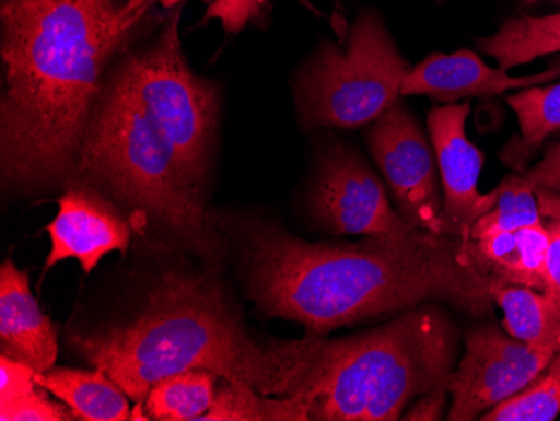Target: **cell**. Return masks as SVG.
Masks as SVG:
<instances>
[{
  "label": "cell",
  "instance_id": "4dcf8cb0",
  "mask_svg": "<svg viewBox=\"0 0 560 421\" xmlns=\"http://www.w3.org/2000/svg\"><path fill=\"white\" fill-rule=\"evenodd\" d=\"M160 4L163 5L165 9H172L173 5L180 4V2H185V0H159ZM206 2H215V0H206Z\"/></svg>",
  "mask_w": 560,
  "mask_h": 421
},
{
  "label": "cell",
  "instance_id": "3957f363",
  "mask_svg": "<svg viewBox=\"0 0 560 421\" xmlns=\"http://www.w3.org/2000/svg\"><path fill=\"white\" fill-rule=\"evenodd\" d=\"M324 342L311 335L264 348L215 282L178 272L163 274L130 323L71 336L72 348L138 404L156 383L185 371L242 379L264 395H301Z\"/></svg>",
  "mask_w": 560,
  "mask_h": 421
},
{
  "label": "cell",
  "instance_id": "7402d4cb",
  "mask_svg": "<svg viewBox=\"0 0 560 421\" xmlns=\"http://www.w3.org/2000/svg\"><path fill=\"white\" fill-rule=\"evenodd\" d=\"M560 413V351L517 395L481 414V421H552Z\"/></svg>",
  "mask_w": 560,
  "mask_h": 421
},
{
  "label": "cell",
  "instance_id": "484cf974",
  "mask_svg": "<svg viewBox=\"0 0 560 421\" xmlns=\"http://www.w3.org/2000/svg\"><path fill=\"white\" fill-rule=\"evenodd\" d=\"M267 0H215L207 11V19L222 22L229 33H241L248 21L257 17Z\"/></svg>",
  "mask_w": 560,
  "mask_h": 421
},
{
  "label": "cell",
  "instance_id": "ac0fdd59",
  "mask_svg": "<svg viewBox=\"0 0 560 421\" xmlns=\"http://www.w3.org/2000/svg\"><path fill=\"white\" fill-rule=\"evenodd\" d=\"M212 408L203 421H307L311 398L307 395L269 396L242 379L220 378Z\"/></svg>",
  "mask_w": 560,
  "mask_h": 421
},
{
  "label": "cell",
  "instance_id": "5b68a950",
  "mask_svg": "<svg viewBox=\"0 0 560 421\" xmlns=\"http://www.w3.org/2000/svg\"><path fill=\"white\" fill-rule=\"evenodd\" d=\"M453 351L452 326L435 307L326 341L302 393L311 398V420H399L418 396L448 389Z\"/></svg>",
  "mask_w": 560,
  "mask_h": 421
},
{
  "label": "cell",
  "instance_id": "cb8c5ba5",
  "mask_svg": "<svg viewBox=\"0 0 560 421\" xmlns=\"http://www.w3.org/2000/svg\"><path fill=\"white\" fill-rule=\"evenodd\" d=\"M47 389L37 386L30 395L22 396L12 404L0 405V420L2 421H69L74 420L68 405L56 404L47 398Z\"/></svg>",
  "mask_w": 560,
  "mask_h": 421
},
{
  "label": "cell",
  "instance_id": "2e32d148",
  "mask_svg": "<svg viewBox=\"0 0 560 421\" xmlns=\"http://www.w3.org/2000/svg\"><path fill=\"white\" fill-rule=\"evenodd\" d=\"M36 383L58 396L80 420H137V414L130 410L128 395L97 367L94 371L50 367L36 373Z\"/></svg>",
  "mask_w": 560,
  "mask_h": 421
},
{
  "label": "cell",
  "instance_id": "277c9868",
  "mask_svg": "<svg viewBox=\"0 0 560 421\" xmlns=\"http://www.w3.org/2000/svg\"><path fill=\"white\" fill-rule=\"evenodd\" d=\"M74 177L143 210L203 259L215 264L222 257L213 219L185 178L175 150L118 71L97 97Z\"/></svg>",
  "mask_w": 560,
  "mask_h": 421
},
{
  "label": "cell",
  "instance_id": "9a60e30c",
  "mask_svg": "<svg viewBox=\"0 0 560 421\" xmlns=\"http://www.w3.org/2000/svg\"><path fill=\"white\" fill-rule=\"evenodd\" d=\"M549 232L542 224L468 241L475 266L495 284L522 285L547 292Z\"/></svg>",
  "mask_w": 560,
  "mask_h": 421
},
{
  "label": "cell",
  "instance_id": "ba28073f",
  "mask_svg": "<svg viewBox=\"0 0 560 421\" xmlns=\"http://www.w3.org/2000/svg\"><path fill=\"white\" fill-rule=\"evenodd\" d=\"M556 351L527 344L492 326L468 335L467 354L450 378L448 420L471 421L517 395L546 370Z\"/></svg>",
  "mask_w": 560,
  "mask_h": 421
},
{
  "label": "cell",
  "instance_id": "52a82bcc",
  "mask_svg": "<svg viewBox=\"0 0 560 421\" xmlns=\"http://www.w3.org/2000/svg\"><path fill=\"white\" fill-rule=\"evenodd\" d=\"M178 22L180 17L175 15L159 40L140 55L126 58L118 72L155 119L175 150L185 178L198 194L209 166L219 94L185 62Z\"/></svg>",
  "mask_w": 560,
  "mask_h": 421
},
{
  "label": "cell",
  "instance_id": "e0dca14e",
  "mask_svg": "<svg viewBox=\"0 0 560 421\" xmlns=\"http://www.w3.org/2000/svg\"><path fill=\"white\" fill-rule=\"evenodd\" d=\"M493 301L503 311V328L527 344L560 351V300L522 285H493Z\"/></svg>",
  "mask_w": 560,
  "mask_h": 421
},
{
  "label": "cell",
  "instance_id": "603a6c76",
  "mask_svg": "<svg viewBox=\"0 0 560 421\" xmlns=\"http://www.w3.org/2000/svg\"><path fill=\"white\" fill-rule=\"evenodd\" d=\"M517 115L524 148H537L560 128V83L527 87L506 97Z\"/></svg>",
  "mask_w": 560,
  "mask_h": 421
},
{
  "label": "cell",
  "instance_id": "83f0119b",
  "mask_svg": "<svg viewBox=\"0 0 560 421\" xmlns=\"http://www.w3.org/2000/svg\"><path fill=\"white\" fill-rule=\"evenodd\" d=\"M446 389H435L427 395L418 396L413 407L402 414V420L435 421L442 420L445 414Z\"/></svg>",
  "mask_w": 560,
  "mask_h": 421
},
{
  "label": "cell",
  "instance_id": "f1b7e54d",
  "mask_svg": "<svg viewBox=\"0 0 560 421\" xmlns=\"http://www.w3.org/2000/svg\"><path fill=\"white\" fill-rule=\"evenodd\" d=\"M549 249H547V292L560 300V220L547 224Z\"/></svg>",
  "mask_w": 560,
  "mask_h": 421
},
{
  "label": "cell",
  "instance_id": "8fae6325",
  "mask_svg": "<svg viewBox=\"0 0 560 421\" xmlns=\"http://www.w3.org/2000/svg\"><path fill=\"white\" fill-rule=\"evenodd\" d=\"M468 103L436 106L428 115L431 144L442 173L443 219L445 234L470 241L471 227L481 215L495 207L499 188L489 194L478 191L483 155L468 140Z\"/></svg>",
  "mask_w": 560,
  "mask_h": 421
},
{
  "label": "cell",
  "instance_id": "6da1fadb",
  "mask_svg": "<svg viewBox=\"0 0 560 421\" xmlns=\"http://www.w3.org/2000/svg\"><path fill=\"white\" fill-rule=\"evenodd\" d=\"M248 295L267 317L324 335L389 311L443 300L480 316L495 282L468 253V241L418 231L361 244H313L269 225L245 234Z\"/></svg>",
  "mask_w": 560,
  "mask_h": 421
},
{
  "label": "cell",
  "instance_id": "4fadbf2b",
  "mask_svg": "<svg viewBox=\"0 0 560 421\" xmlns=\"http://www.w3.org/2000/svg\"><path fill=\"white\" fill-rule=\"evenodd\" d=\"M560 78V68L536 77H511L505 69H493L475 52L433 55L415 66L402 84V96H430L440 103H458L477 96L544 86Z\"/></svg>",
  "mask_w": 560,
  "mask_h": 421
},
{
  "label": "cell",
  "instance_id": "8992f818",
  "mask_svg": "<svg viewBox=\"0 0 560 421\" xmlns=\"http://www.w3.org/2000/svg\"><path fill=\"white\" fill-rule=\"evenodd\" d=\"M410 65L380 15L364 12L345 51L324 44L299 81L305 128H358L376 121L402 96Z\"/></svg>",
  "mask_w": 560,
  "mask_h": 421
},
{
  "label": "cell",
  "instance_id": "ffe728a7",
  "mask_svg": "<svg viewBox=\"0 0 560 421\" xmlns=\"http://www.w3.org/2000/svg\"><path fill=\"white\" fill-rule=\"evenodd\" d=\"M219 376L185 371L156 383L144 398L148 417L163 421L200 420L215 400Z\"/></svg>",
  "mask_w": 560,
  "mask_h": 421
},
{
  "label": "cell",
  "instance_id": "5bb4252c",
  "mask_svg": "<svg viewBox=\"0 0 560 421\" xmlns=\"http://www.w3.org/2000/svg\"><path fill=\"white\" fill-rule=\"evenodd\" d=\"M0 350L36 373L55 367L58 336L30 289V276L5 260L0 267Z\"/></svg>",
  "mask_w": 560,
  "mask_h": 421
},
{
  "label": "cell",
  "instance_id": "7c38bea8",
  "mask_svg": "<svg viewBox=\"0 0 560 421\" xmlns=\"http://www.w3.org/2000/svg\"><path fill=\"white\" fill-rule=\"evenodd\" d=\"M46 231L52 244L46 267L74 259L86 274L106 254L126 253L131 238L130 225L118 209L96 188L83 184L59 198L58 215Z\"/></svg>",
  "mask_w": 560,
  "mask_h": 421
},
{
  "label": "cell",
  "instance_id": "7a4b0ae2",
  "mask_svg": "<svg viewBox=\"0 0 560 421\" xmlns=\"http://www.w3.org/2000/svg\"><path fill=\"white\" fill-rule=\"evenodd\" d=\"M2 177L33 190L74 177L106 65L140 14L116 0H4Z\"/></svg>",
  "mask_w": 560,
  "mask_h": 421
},
{
  "label": "cell",
  "instance_id": "f546056e",
  "mask_svg": "<svg viewBox=\"0 0 560 421\" xmlns=\"http://www.w3.org/2000/svg\"><path fill=\"white\" fill-rule=\"evenodd\" d=\"M150 4L151 0H126L125 12L128 15L140 14V12L147 11Z\"/></svg>",
  "mask_w": 560,
  "mask_h": 421
},
{
  "label": "cell",
  "instance_id": "d6986e66",
  "mask_svg": "<svg viewBox=\"0 0 560 421\" xmlns=\"http://www.w3.org/2000/svg\"><path fill=\"white\" fill-rule=\"evenodd\" d=\"M480 47L505 71L560 52V12L542 17L509 19L493 36L481 39Z\"/></svg>",
  "mask_w": 560,
  "mask_h": 421
},
{
  "label": "cell",
  "instance_id": "d4e9b609",
  "mask_svg": "<svg viewBox=\"0 0 560 421\" xmlns=\"http://www.w3.org/2000/svg\"><path fill=\"white\" fill-rule=\"evenodd\" d=\"M37 386L36 371L30 364L0 354V405L12 404Z\"/></svg>",
  "mask_w": 560,
  "mask_h": 421
},
{
  "label": "cell",
  "instance_id": "9c48e42d",
  "mask_svg": "<svg viewBox=\"0 0 560 421\" xmlns=\"http://www.w3.org/2000/svg\"><path fill=\"white\" fill-rule=\"evenodd\" d=\"M311 206L314 217L335 234L402 238L420 231L393 209L366 162L341 144L324 155Z\"/></svg>",
  "mask_w": 560,
  "mask_h": 421
},
{
  "label": "cell",
  "instance_id": "4316f807",
  "mask_svg": "<svg viewBox=\"0 0 560 421\" xmlns=\"http://www.w3.org/2000/svg\"><path fill=\"white\" fill-rule=\"evenodd\" d=\"M525 177L539 190L560 194V141L547 150L544 159Z\"/></svg>",
  "mask_w": 560,
  "mask_h": 421
},
{
  "label": "cell",
  "instance_id": "44dd1931",
  "mask_svg": "<svg viewBox=\"0 0 560 421\" xmlns=\"http://www.w3.org/2000/svg\"><path fill=\"white\" fill-rule=\"evenodd\" d=\"M495 207L475 222L470 241L542 224L536 187L521 175H509L499 185Z\"/></svg>",
  "mask_w": 560,
  "mask_h": 421
},
{
  "label": "cell",
  "instance_id": "30bf717a",
  "mask_svg": "<svg viewBox=\"0 0 560 421\" xmlns=\"http://www.w3.org/2000/svg\"><path fill=\"white\" fill-rule=\"evenodd\" d=\"M368 143L402 219L420 231L445 234L435 160L415 116L396 103L374 121Z\"/></svg>",
  "mask_w": 560,
  "mask_h": 421
}]
</instances>
